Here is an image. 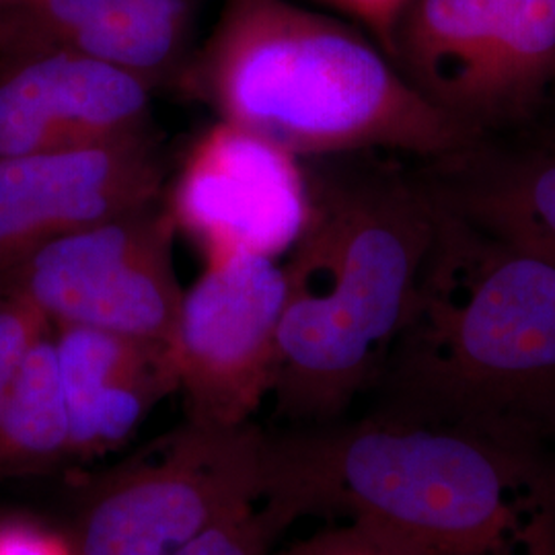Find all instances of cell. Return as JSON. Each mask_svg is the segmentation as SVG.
Masks as SVG:
<instances>
[{
    "mask_svg": "<svg viewBox=\"0 0 555 555\" xmlns=\"http://www.w3.org/2000/svg\"><path fill=\"white\" fill-rule=\"evenodd\" d=\"M291 525L334 515L428 555H555V474L529 435L378 408L266 440L263 496Z\"/></svg>",
    "mask_w": 555,
    "mask_h": 555,
    "instance_id": "6da1fadb",
    "label": "cell"
},
{
    "mask_svg": "<svg viewBox=\"0 0 555 555\" xmlns=\"http://www.w3.org/2000/svg\"><path fill=\"white\" fill-rule=\"evenodd\" d=\"M344 153L300 160L307 215L282 266L272 391L297 422H334L377 385L410 313L437 206L416 160Z\"/></svg>",
    "mask_w": 555,
    "mask_h": 555,
    "instance_id": "7a4b0ae2",
    "label": "cell"
},
{
    "mask_svg": "<svg viewBox=\"0 0 555 555\" xmlns=\"http://www.w3.org/2000/svg\"><path fill=\"white\" fill-rule=\"evenodd\" d=\"M435 206L378 408L535 438L555 412V263Z\"/></svg>",
    "mask_w": 555,
    "mask_h": 555,
    "instance_id": "3957f363",
    "label": "cell"
},
{
    "mask_svg": "<svg viewBox=\"0 0 555 555\" xmlns=\"http://www.w3.org/2000/svg\"><path fill=\"white\" fill-rule=\"evenodd\" d=\"M176 89L297 159H433L469 142L375 41L291 0H224Z\"/></svg>",
    "mask_w": 555,
    "mask_h": 555,
    "instance_id": "277c9868",
    "label": "cell"
},
{
    "mask_svg": "<svg viewBox=\"0 0 555 555\" xmlns=\"http://www.w3.org/2000/svg\"><path fill=\"white\" fill-rule=\"evenodd\" d=\"M389 59L472 140L531 128L555 95V0H408Z\"/></svg>",
    "mask_w": 555,
    "mask_h": 555,
    "instance_id": "5b68a950",
    "label": "cell"
},
{
    "mask_svg": "<svg viewBox=\"0 0 555 555\" xmlns=\"http://www.w3.org/2000/svg\"><path fill=\"white\" fill-rule=\"evenodd\" d=\"M165 198L82 227L34 249L0 278V293L52 327H91L169 346L183 288Z\"/></svg>",
    "mask_w": 555,
    "mask_h": 555,
    "instance_id": "8992f818",
    "label": "cell"
},
{
    "mask_svg": "<svg viewBox=\"0 0 555 555\" xmlns=\"http://www.w3.org/2000/svg\"><path fill=\"white\" fill-rule=\"evenodd\" d=\"M266 440L254 422H185L157 456L109 479L91 502L77 555H173L263 496Z\"/></svg>",
    "mask_w": 555,
    "mask_h": 555,
    "instance_id": "52a82bcc",
    "label": "cell"
},
{
    "mask_svg": "<svg viewBox=\"0 0 555 555\" xmlns=\"http://www.w3.org/2000/svg\"><path fill=\"white\" fill-rule=\"evenodd\" d=\"M284 274L278 259L238 256L204 263L183 291L169 354L188 422L249 424L272 391Z\"/></svg>",
    "mask_w": 555,
    "mask_h": 555,
    "instance_id": "ba28073f",
    "label": "cell"
},
{
    "mask_svg": "<svg viewBox=\"0 0 555 555\" xmlns=\"http://www.w3.org/2000/svg\"><path fill=\"white\" fill-rule=\"evenodd\" d=\"M163 198L204 263L288 254L307 215L300 160L227 121L190 144Z\"/></svg>",
    "mask_w": 555,
    "mask_h": 555,
    "instance_id": "9c48e42d",
    "label": "cell"
},
{
    "mask_svg": "<svg viewBox=\"0 0 555 555\" xmlns=\"http://www.w3.org/2000/svg\"><path fill=\"white\" fill-rule=\"evenodd\" d=\"M165 160L149 130L0 159V278L34 249L160 198Z\"/></svg>",
    "mask_w": 555,
    "mask_h": 555,
    "instance_id": "30bf717a",
    "label": "cell"
},
{
    "mask_svg": "<svg viewBox=\"0 0 555 555\" xmlns=\"http://www.w3.org/2000/svg\"><path fill=\"white\" fill-rule=\"evenodd\" d=\"M153 89L64 50L0 54V159L149 130Z\"/></svg>",
    "mask_w": 555,
    "mask_h": 555,
    "instance_id": "8fae6325",
    "label": "cell"
},
{
    "mask_svg": "<svg viewBox=\"0 0 555 555\" xmlns=\"http://www.w3.org/2000/svg\"><path fill=\"white\" fill-rule=\"evenodd\" d=\"M199 0H7L0 54L64 50L109 64L153 91L192 59Z\"/></svg>",
    "mask_w": 555,
    "mask_h": 555,
    "instance_id": "7c38bea8",
    "label": "cell"
},
{
    "mask_svg": "<svg viewBox=\"0 0 555 555\" xmlns=\"http://www.w3.org/2000/svg\"><path fill=\"white\" fill-rule=\"evenodd\" d=\"M414 160L440 206L555 263V126Z\"/></svg>",
    "mask_w": 555,
    "mask_h": 555,
    "instance_id": "4fadbf2b",
    "label": "cell"
},
{
    "mask_svg": "<svg viewBox=\"0 0 555 555\" xmlns=\"http://www.w3.org/2000/svg\"><path fill=\"white\" fill-rule=\"evenodd\" d=\"M73 456L105 453L171 393L178 378L169 346L91 327H54Z\"/></svg>",
    "mask_w": 555,
    "mask_h": 555,
    "instance_id": "5bb4252c",
    "label": "cell"
},
{
    "mask_svg": "<svg viewBox=\"0 0 555 555\" xmlns=\"http://www.w3.org/2000/svg\"><path fill=\"white\" fill-rule=\"evenodd\" d=\"M73 456L54 327L38 339L0 416V476L38 474Z\"/></svg>",
    "mask_w": 555,
    "mask_h": 555,
    "instance_id": "9a60e30c",
    "label": "cell"
},
{
    "mask_svg": "<svg viewBox=\"0 0 555 555\" xmlns=\"http://www.w3.org/2000/svg\"><path fill=\"white\" fill-rule=\"evenodd\" d=\"M288 522L266 500L224 516L173 555H270Z\"/></svg>",
    "mask_w": 555,
    "mask_h": 555,
    "instance_id": "2e32d148",
    "label": "cell"
},
{
    "mask_svg": "<svg viewBox=\"0 0 555 555\" xmlns=\"http://www.w3.org/2000/svg\"><path fill=\"white\" fill-rule=\"evenodd\" d=\"M52 325L25 300L0 293V416L31 348Z\"/></svg>",
    "mask_w": 555,
    "mask_h": 555,
    "instance_id": "e0dca14e",
    "label": "cell"
},
{
    "mask_svg": "<svg viewBox=\"0 0 555 555\" xmlns=\"http://www.w3.org/2000/svg\"><path fill=\"white\" fill-rule=\"evenodd\" d=\"M280 555H428L414 543L373 525L348 520L291 545Z\"/></svg>",
    "mask_w": 555,
    "mask_h": 555,
    "instance_id": "ac0fdd59",
    "label": "cell"
},
{
    "mask_svg": "<svg viewBox=\"0 0 555 555\" xmlns=\"http://www.w3.org/2000/svg\"><path fill=\"white\" fill-rule=\"evenodd\" d=\"M0 555H77L75 541L27 520L0 522Z\"/></svg>",
    "mask_w": 555,
    "mask_h": 555,
    "instance_id": "d6986e66",
    "label": "cell"
},
{
    "mask_svg": "<svg viewBox=\"0 0 555 555\" xmlns=\"http://www.w3.org/2000/svg\"><path fill=\"white\" fill-rule=\"evenodd\" d=\"M352 20L362 23L371 31V40L389 56L391 38L397 20L405 9L408 0H323Z\"/></svg>",
    "mask_w": 555,
    "mask_h": 555,
    "instance_id": "ffe728a7",
    "label": "cell"
},
{
    "mask_svg": "<svg viewBox=\"0 0 555 555\" xmlns=\"http://www.w3.org/2000/svg\"><path fill=\"white\" fill-rule=\"evenodd\" d=\"M535 440L555 474V412L537 428Z\"/></svg>",
    "mask_w": 555,
    "mask_h": 555,
    "instance_id": "44dd1931",
    "label": "cell"
},
{
    "mask_svg": "<svg viewBox=\"0 0 555 555\" xmlns=\"http://www.w3.org/2000/svg\"><path fill=\"white\" fill-rule=\"evenodd\" d=\"M4 4H7V0H0V17H2V11H4Z\"/></svg>",
    "mask_w": 555,
    "mask_h": 555,
    "instance_id": "7402d4cb",
    "label": "cell"
},
{
    "mask_svg": "<svg viewBox=\"0 0 555 555\" xmlns=\"http://www.w3.org/2000/svg\"><path fill=\"white\" fill-rule=\"evenodd\" d=\"M554 100H555V95H554ZM554 100H552V101H554Z\"/></svg>",
    "mask_w": 555,
    "mask_h": 555,
    "instance_id": "603a6c76",
    "label": "cell"
}]
</instances>
